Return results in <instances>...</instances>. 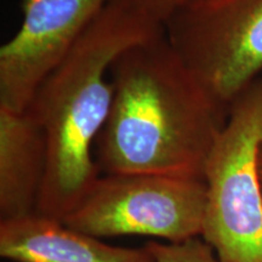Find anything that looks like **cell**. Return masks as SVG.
Wrapping results in <instances>:
<instances>
[{
	"label": "cell",
	"mask_w": 262,
	"mask_h": 262,
	"mask_svg": "<svg viewBox=\"0 0 262 262\" xmlns=\"http://www.w3.org/2000/svg\"><path fill=\"white\" fill-rule=\"evenodd\" d=\"M113 102L95 143L100 172L204 180L228 110L162 32L126 49L110 71Z\"/></svg>",
	"instance_id": "obj_1"
},
{
	"label": "cell",
	"mask_w": 262,
	"mask_h": 262,
	"mask_svg": "<svg viewBox=\"0 0 262 262\" xmlns=\"http://www.w3.org/2000/svg\"><path fill=\"white\" fill-rule=\"evenodd\" d=\"M163 29L137 0H110L35 90L27 110L48 145L39 214L62 221L100 178L93 147L112 107L111 67L126 49Z\"/></svg>",
	"instance_id": "obj_2"
},
{
	"label": "cell",
	"mask_w": 262,
	"mask_h": 262,
	"mask_svg": "<svg viewBox=\"0 0 262 262\" xmlns=\"http://www.w3.org/2000/svg\"><path fill=\"white\" fill-rule=\"evenodd\" d=\"M262 77L231 104L208 162L202 238L219 262H262Z\"/></svg>",
	"instance_id": "obj_3"
},
{
	"label": "cell",
	"mask_w": 262,
	"mask_h": 262,
	"mask_svg": "<svg viewBox=\"0 0 262 262\" xmlns=\"http://www.w3.org/2000/svg\"><path fill=\"white\" fill-rule=\"evenodd\" d=\"M205 208L202 179L103 173L62 222L98 238L149 235L180 243L202 237Z\"/></svg>",
	"instance_id": "obj_4"
},
{
	"label": "cell",
	"mask_w": 262,
	"mask_h": 262,
	"mask_svg": "<svg viewBox=\"0 0 262 262\" xmlns=\"http://www.w3.org/2000/svg\"><path fill=\"white\" fill-rule=\"evenodd\" d=\"M203 86L229 110L262 73V0H199L164 24Z\"/></svg>",
	"instance_id": "obj_5"
},
{
	"label": "cell",
	"mask_w": 262,
	"mask_h": 262,
	"mask_svg": "<svg viewBox=\"0 0 262 262\" xmlns=\"http://www.w3.org/2000/svg\"><path fill=\"white\" fill-rule=\"evenodd\" d=\"M110 0H22L21 27L0 48V106L27 110L35 90Z\"/></svg>",
	"instance_id": "obj_6"
},
{
	"label": "cell",
	"mask_w": 262,
	"mask_h": 262,
	"mask_svg": "<svg viewBox=\"0 0 262 262\" xmlns=\"http://www.w3.org/2000/svg\"><path fill=\"white\" fill-rule=\"evenodd\" d=\"M0 255L14 262H156L146 247H116L39 212L0 221Z\"/></svg>",
	"instance_id": "obj_7"
},
{
	"label": "cell",
	"mask_w": 262,
	"mask_h": 262,
	"mask_svg": "<svg viewBox=\"0 0 262 262\" xmlns=\"http://www.w3.org/2000/svg\"><path fill=\"white\" fill-rule=\"evenodd\" d=\"M48 145L35 117L0 106V221L37 212Z\"/></svg>",
	"instance_id": "obj_8"
},
{
	"label": "cell",
	"mask_w": 262,
	"mask_h": 262,
	"mask_svg": "<svg viewBox=\"0 0 262 262\" xmlns=\"http://www.w3.org/2000/svg\"><path fill=\"white\" fill-rule=\"evenodd\" d=\"M145 247L156 262H219L214 249L199 237L180 242H148Z\"/></svg>",
	"instance_id": "obj_9"
},
{
	"label": "cell",
	"mask_w": 262,
	"mask_h": 262,
	"mask_svg": "<svg viewBox=\"0 0 262 262\" xmlns=\"http://www.w3.org/2000/svg\"><path fill=\"white\" fill-rule=\"evenodd\" d=\"M150 15L164 25L171 16L199 0H137Z\"/></svg>",
	"instance_id": "obj_10"
},
{
	"label": "cell",
	"mask_w": 262,
	"mask_h": 262,
	"mask_svg": "<svg viewBox=\"0 0 262 262\" xmlns=\"http://www.w3.org/2000/svg\"><path fill=\"white\" fill-rule=\"evenodd\" d=\"M257 173H258V180H260V186H261V192H262V143L257 153Z\"/></svg>",
	"instance_id": "obj_11"
}]
</instances>
